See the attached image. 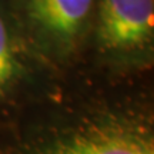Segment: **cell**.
Here are the masks:
<instances>
[{
  "label": "cell",
  "mask_w": 154,
  "mask_h": 154,
  "mask_svg": "<svg viewBox=\"0 0 154 154\" xmlns=\"http://www.w3.org/2000/svg\"><path fill=\"white\" fill-rule=\"evenodd\" d=\"M94 33L114 61L147 59L154 42V0H96Z\"/></svg>",
  "instance_id": "7a4b0ae2"
},
{
  "label": "cell",
  "mask_w": 154,
  "mask_h": 154,
  "mask_svg": "<svg viewBox=\"0 0 154 154\" xmlns=\"http://www.w3.org/2000/svg\"><path fill=\"white\" fill-rule=\"evenodd\" d=\"M96 0H14L24 32L43 53L67 57L86 38Z\"/></svg>",
  "instance_id": "6da1fadb"
},
{
  "label": "cell",
  "mask_w": 154,
  "mask_h": 154,
  "mask_svg": "<svg viewBox=\"0 0 154 154\" xmlns=\"http://www.w3.org/2000/svg\"><path fill=\"white\" fill-rule=\"evenodd\" d=\"M22 77V60L7 17L0 10V96H6Z\"/></svg>",
  "instance_id": "277c9868"
},
{
  "label": "cell",
  "mask_w": 154,
  "mask_h": 154,
  "mask_svg": "<svg viewBox=\"0 0 154 154\" xmlns=\"http://www.w3.org/2000/svg\"><path fill=\"white\" fill-rule=\"evenodd\" d=\"M42 154H154V143L137 127L103 124L61 138Z\"/></svg>",
  "instance_id": "3957f363"
}]
</instances>
